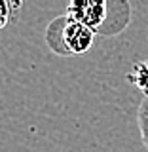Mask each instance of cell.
<instances>
[{"mask_svg":"<svg viewBox=\"0 0 148 152\" xmlns=\"http://www.w3.org/2000/svg\"><path fill=\"white\" fill-rule=\"evenodd\" d=\"M137 122H139V131H141V139L142 145L148 150V97H144L139 104V110H137Z\"/></svg>","mask_w":148,"mask_h":152,"instance_id":"obj_5","label":"cell"},{"mask_svg":"<svg viewBox=\"0 0 148 152\" xmlns=\"http://www.w3.org/2000/svg\"><path fill=\"white\" fill-rule=\"evenodd\" d=\"M95 36L97 32L93 28L69 15V21L65 25V46L70 55H84L85 51H89L95 44Z\"/></svg>","mask_w":148,"mask_h":152,"instance_id":"obj_2","label":"cell"},{"mask_svg":"<svg viewBox=\"0 0 148 152\" xmlns=\"http://www.w3.org/2000/svg\"><path fill=\"white\" fill-rule=\"evenodd\" d=\"M12 13H13V8L9 4V0H0V31H4L8 27Z\"/></svg>","mask_w":148,"mask_h":152,"instance_id":"obj_6","label":"cell"},{"mask_svg":"<svg viewBox=\"0 0 148 152\" xmlns=\"http://www.w3.org/2000/svg\"><path fill=\"white\" fill-rule=\"evenodd\" d=\"M127 80H129L144 97H148V61H141V63L133 65L131 70L127 72Z\"/></svg>","mask_w":148,"mask_h":152,"instance_id":"obj_4","label":"cell"},{"mask_svg":"<svg viewBox=\"0 0 148 152\" xmlns=\"http://www.w3.org/2000/svg\"><path fill=\"white\" fill-rule=\"evenodd\" d=\"M69 21V13L57 15L53 21H50V25L46 27V44L53 53L61 55V57H70L69 50L65 46V25Z\"/></svg>","mask_w":148,"mask_h":152,"instance_id":"obj_3","label":"cell"},{"mask_svg":"<svg viewBox=\"0 0 148 152\" xmlns=\"http://www.w3.org/2000/svg\"><path fill=\"white\" fill-rule=\"evenodd\" d=\"M66 13L101 36H116L131 23L129 0H69Z\"/></svg>","mask_w":148,"mask_h":152,"instance_id":"obj_1","label":"cell"}]
</instances>
